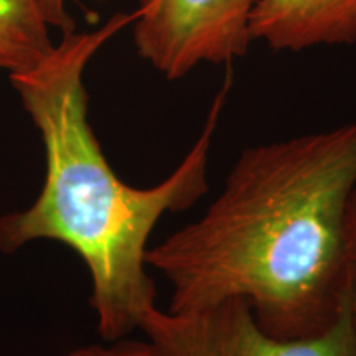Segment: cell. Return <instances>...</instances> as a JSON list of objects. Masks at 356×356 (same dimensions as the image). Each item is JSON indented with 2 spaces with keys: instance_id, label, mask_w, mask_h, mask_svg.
Returning a JSON list of instances; mask_svg holds the SVG:
<instances>
[{
  "instance_id": "obj_1",
  "label": "cell",
  "mask_w": 356,
  "mask_h": 356,
  "mask_svg": "<svg viewBox=\"0 0 356 356\" xmlns=\"http://www.w3.org/2000/svg\"><path fill=\"white\" fill-rule=\"evenodd\" d=\"M355 184L356 121L243 150L202 218L147 251L170 286L167 310L243 299L269 335H322L350 307Z\"/></svg>"
},
{
  "instance_id": "obj_2",
  "label": "cell",
  "mask_w": 356,
  "mask_h": 356,
  "mask_svg": "<svg viewBox=\"0 0 356 356\" xmlns=\"http://www.w3.org/2000/svg\"><path fill=\"white\" fill-rule=\"evenodd\" d=\"M134 22L119 12L92 32L63 33L32 68L8 74L44 147V181L29 210L0 218V249L47 239L73 249L91 275V307L104 341L139 330L155 305L147 274L149 239L167 213L188 210L208 191V157L233 70L213 99L203 131L180 165L150 188L124 184L88 119L84 71L92 56Z\"/></svg>"
},
{
  "instance_id": "obj_3",
  "label": "cell",
  "mask_w": 356,
  "mask_h": 356,
  "mask_svg": "<svg viewBox=\"0 0 356 356\" xmlns=\"http://www.w3.org/2000/svg\"><path fill=\"white\" fill-rule=\"evenodd\" d=\"M257 0H139L132 38L137 55L165 79L200 65H233L252 43Z\"/></svg>"
},
{
  "instance_id": "obj_4",
  "label": "cell",
  "mask_w": 356,
  "mask_h": 356,
  "mask_svg": "<svg viewBox=\"0 0 356 356\" xmlns=\"http://www.w3.org/2000/svg\"><path fill=\"white\" fill-rule=\"evenodd\" d=\"M139 330L160 356H356L350 307L322 335L299 340L266 333L243 299L185 314L154 307Z\"/></svg>"
},
{
  "instance_id": "obj_5",
  "label": "cell",
  "mask_w": 356,
  "mask_h": 356,
  "mask_svg": "<svg viewBox=\"0 0 356 356\" xmlns=\"http://www.w3.org/2000/svg\"><path fill=\"white\" fill-rule=\"evenodd\" d=\"M252 42L274 51L356 43V0H257Z\"/></svg>"
},
{
  "instance_id": "obj_6",
  "label": "cell",
  "mask_w": 356,
  "mask_h": 356,
  "mask_svg": "<svg viewBox=\"0 0 356 356\" xmlns=\"http://www.w3.org/2000/svg\"><path fill=\"white\" fill-rule=\"evenodd\" d=\"M55 47L37 0H0V71L38 65Z\"/></svg>"
},
{
  "instance_id": "obj_7",
  "label": "cell",
  "mask_w": 356,
  "mask_h": 356,
  "mask_svg": "<svg viewBox=\"0 0 356 356\" xmlns=\"http://www.w3.org/2000/svg\"><path fill=\"white\" fill-rule=\"evenodd\" d=\"M108 345H89L70 351L66 356H160L149 340L119 338Z\"/></svg>"
},
{
  "instance_id": "obj_8",
  "label": "cell",
  "mask_w": 356,
  "mask_h": 356,
  "mask_svg": "<svg viewBox=\"0 0 356 356\" xmlns=\"http://www.w3.org/2000/svg\"><path fill=\"white\" fill-rule=\"evenodd\" d=\"M346 262L350 277V314L356 330V184L351 190L348 210H346Z\"/></svg>"
},
{
  "instance_id": "obj_9",
  "label": "cell",
  "mask_w": 356,
  "mask_h": 356,
  "mask_svg": "<svg viewBox=\"0 0 356 356\" xmlns=\"http://www.w3.org/2000/svg\"><path fill=\"white\" fill-rule=\"evenodd\" d=\"M106 2V0H96ZM43 19L50 25V29H58L61 33H70L76 30L73 17L68 12V0H37Z\"/></svg>"
}]
</instances>
